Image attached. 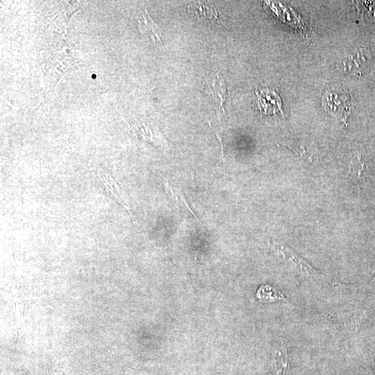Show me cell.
I'll use <instances>...</instances> for the list:
<instances>
[{
    "label": "cell",
    "instance_id": "1",
    "mask_svg": "<svg viewBox=\"0 0 375 375\" xmlns=\"http://www.w3.org/2000/svg\"><path fill=\"white\" fill-rule=\"evenodd\" d=\"M275 249L282 258L285 259L295 268L302 276L312 280L327 281L331 283V280L320 272L314 269L307 260L302 258L296 252L286 244L274 242Z\"/></svg>",
    "mask_w": 375,
    "mask_h": 375
},
{
    "label": "cell",
    "instance_id": "2",
    "mask_svg": "<svg viewBox=\"0 0 375 375\" xmlns=\"http://www.w3.org/2000/svg\"><path fill=\"white\" fill-rule=\"evenodd\" d=\"M322 102L328 114L338 122L346 123L350 110V103L347 96L328 91L322 97Z\"/></svg>",
    "mask_w": 375,
    "mask_h": 375
},
{
    "label": "cell",
    "instance_id": "3",
    "mask_svg": "<svg viewBox=\"0 0 375 375\" xmlns=\"http://www.w3.org/2000/svg\"><path fill=\"white\" fill-rule=\"evenodd\" d=\"M204 91L207 93L217 113H224L223 104L226 100V86L224 79L219 75L208 77Z\"/></svg>",
    "mask_w": 375,
    "mask_h": 375
},
{
    "label": "cell",
    "instance_id": "4",
    "mask_svg": "<svg viewBox=\"0 0 375 375\" xmlns=\"http://www.w3.org/2000/svg\"><path fill=\"white\" fill-rule=\"evenodd\" d=\"M255 101L261 113L274 115L279 111L283 113L282 99L274 90L264 88L255 92Z\"/></svg>",
    "mask_w": 375,
    "mask_h": 375
},
{
    "label": "cell",
    "instance_id": "5",
    "mask_svg": "<svg viewBox=\"0 0 375 375\" xmlns=\"http://www.w3.org/2000/svg\"><path fill=\"white\" fill-rule=\"evenodd\" d=\"M97 173L98 174L99 177L100 178L101 182L104 184L105 187L106 189L110 192L113 197H115V200L117 201L129 212L130 215H132L131 211H130V208L128 205L127 203L125 202L124 198H123L122 193H121L120 189H119L118 185L116 184L115 180L112 178L111 176L109 175L104 169L101 168L100 166L98 167L97 169Z\"/></svg>",
    "mask_w": 375,
    "mask_h": 375
},
{
    "label": "cell",
    "instance_id": "6",
    "mask_svg": "<svg viewBox=\"0 0 375 375\" xmlns=\"http://www.w3.org/2000/svg\"><path fill=\"white\" fill-rule=\"evenodd\" d=\"M257 298L264 302H274L286 300L283 293L269 285H263L258 289Z\"/></svg>",
    "mask_w": 375,
    "mask_h": 375
},
{
    "label": "cell",
    "instance_id": "7",
    "mask_svg": "<svg viewBox=\"0 0 375 375\" xmlns=\"http://www.w3.org/2000/svg\"><path fill=\"white\" fill-rule=\"evenodd\" d=\"M274 360L277 372L284 374L289 368V351L283 344L275 349Z\"/></svg>",
    "mask_w": 375,
    "mask_h": 375
},
{
    "label": "cell",
    "instance_id": "8",
    "mask_svg": "<svg viewBox=\"0 0 375 375\" xmlns=\"http://www.w3.org/2000/svg\"><path fill=\"white\" fill-rule=\"evenodd\" d=\"M133 128L138 135L140 136L145 140L152 141V142H160L159 136L154 133L149 124H146L142 121H136L133 124Z\"/></svg>",
    "mask_w": 375,
    "mask_h": 375
},
{
    "label": "cell",
    "instance_id": "9",
    "mask_svg": "<svg viewBox=\"0 0 375 375\" xmlns=\"http://www.w3.org/2000/svg\"><path fill=\"white\" fill-rule=\"evenodd\" d=\"M143 21H140V24L142 27H141V30L143 31L144 33L147 32V34H149L151 36L154 41H159L161 43L160 36H159L157 31L155 30V27L154 26V22L152 21L151 18L148 15L143 16Z\"/></svg>",
    "mask_w": 375,
    "mask_h": 375
},
{
    "label": "cell",
    "instance_id": "10",
    "mask_svg": "<svg viewBox=\"0 0 375 375\" xmlns=\"http://www.w3.org/2000/svg\"><path fill=\"white\" fill-rule=\"evenodd\" d=\"M170 191H171L172 196H173L174 200L178 203V204H181V205L182 204V206H184L186 209H187L188 211L191 212L193 216L195 217L197 220H199L198 217H196V215H195L193 211H191V208L188 206L187 201H186V198H185L184 195H183L182 192L179 191L178 189L174 190L173 188H170Z\"/></svg>",
    "mask_w": 375,
    "mask_h": 375
},
{
    "label": "cell",
    "instance_id": "11",
    "mask_svg": "<svg viewBox=\"0 0 375 375\" xmlns=\"http://www.w3.org/2000/svg\"><path fill=\"white\" fill-rule=\"evenodd\" d=\"M197 11H199L200 15L206 16L209 18H217V14L214 7L213 9H210L209 5H204L200 4L199 8L197 7Z\"/></svg>",
    "mask_w": 375,
    "mask_h": 375
},
{
    "label": "cell",
    "instance_id": "12",
    "mask_svg": "<svg viewBox=\"0 0 375 375\" xmlns=\"http://www.w3.org/2000/svg\"><path fill=\"white\" fill-rule=\"evenodd\" d=\"M374 280H375V276H374V279H373V280H372V281H374Z\"/></svg>",
    "mask_w": 375,
    "mask_h": 375
}]
</instances>
